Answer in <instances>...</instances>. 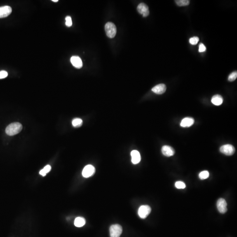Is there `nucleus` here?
<instances>
[{
  "mask_svg": "<svg viewBox=\"0 0 237 237\" xmlns=\"http://www.w3.org/2000/svg\"><path fill=\"white\" fill-rule=\"evenodd\" d=\"M22 129V126L20 123H12L8 126L6 128V132L9 136H13L20 132Z\"/></svg>",
  "mask_w": 237,
  "mask_h": 237,
  "instance_id": "f257e3e1",
  "label": "nucleus"
},
{
  "mask_svg": "<svg viewBox=\"0 0 237 237\" xmlns=\"http://www.w3.org/2000/svg\"><path fill=\"white\" fill-rule=\"evenodd\" d=\"M105 31L108 37L113 38L115 36L116 34V27L113 22H108L105 25Z\"/></svg>",
  "mask_w": 237,
  "mask_h": 237,
  "instance_id": "f03ea898",
  "label": "nucleus"
},
{
  "mask_svg": "<svg viewBox=\"0 0 237 237\" xmlns=\"http://www.w3.org/2000/svg\"><path fill=\"white\" fill-rule=\"evenodd\" d=\"M123 231L122 227L119 224H114L109 228L110 237H120Z\"/></svg>",
  "mask_w": 237,
  "mask_h": 237,
  "instance_id": "7ed1b4c3",
  "label": "nucleus"
},
{
  "mask_svg": "<svg viewBox=\"0 0 237 237\" xmlns=\"http://www.w3.org/2000/svg\"><path fill=\"white\" fill-rule=\"evenodd\" d=\"M151 208L149 206L143 205L141 206L138 210V214L141 219H145L150 214Z\"/></svg>",
  "mask_w": 237,
  "mask_h": 237,
  "instance_id": "20e7f679",
  "label": "nucleus"
},
{
  "mask_svg": "<svg viewBox=\"0 0 237 237\" xmlns=\"http://www.w3.org/2000/svg\"><path fill=\"white\" fill-rule=\"evenodd\" d=\"M220 150L222 153L228 156L233 155L235 152V149L234 147L229 144L222 146L220 148Z\"/></svg>",
  "mask_w": 237,
  "mask_h": 237,
  "instance_id": "39448f33",
  "label": "nucleus"
},
{
  "mask_svg": "<svg viewBox=\"0 0 237 237\" xmlns=\"http://www.w3.org/2000/svg\"><path fill=\"white\" fill-rule=\"evenodd\" d=\"M217 208L220 213L224 214L227 211V203L224 199H219L217 203Z\"/></svg>",
  "mask_w": 237,
  "mask_h": 237,
  "instance_id": "423d86ee",
  "label": "nucleus"
},
{
  "mask_svg": "<svg viewBox=\"0 0 237 237\" xmlns=\"http://www.w3.org/2000/svg\"><path fill=\"white\" fill-rule=\"evenodd\" d=\"M95 172V169L94 166L92 165L86 166L83 169L82 175L85 178H88L93 176Z\"/></svg>",
  "mask_w": 237,
  "mask_h": 237,
  "instance_id": "0eeeda50",
  "label": "nucleus"
},
{
  "mask_svg": "<svg viewBox=\"0 0 237 237\" xmlns=\"http://www.w3.org/2000/svg\"><path fill=\"white\" fill-rule=\"evenodd\" d=\"M137 10L140 14L142 15L144 17H147L149 15V11L148 6L144 3H140L137 7Z\"/></svg>",
  "mask_w": 237,
  "mask_h": 237,
  "instance_id": "6e6552de",
  "label": "nucleus"
},
{
  "mask_svg": "<svg viewBox=\"0 0 237 237\" xmlns=\"http://www.w3.org/2000/svg\"><path fill=\"white\" fill-rule=\"evenodd\" d=\"M12 9L9 6H4L0 7V18H5L11 14Z\"/></svg>",
  "mask_w": 237,
  "mask_h": 237,
  "instance_id": "1a4fd4ad",
  "label": "nucleus"
},
{
  "mask_svg": "<svg viewBox=\"0 0 237 237\" xmlns=\"http://www.w3.org/2000/svg\"><path fill=\"white\" fill-rule=\"evenodd\" d=\"M162 152L163 154L167 157H171L174 155L175 151L174 149L170 146L164 145L162 147Z\"/></svg>",
  "mask_w": 237,
  "mask_h": 237,
  "instance_id": "9d476101",
  "label": "nucleus"
},
{
  "mask_svg": "<svg viewBox=\"0 0 237 237\" xmlns=\"http://www.w3.org/2000/svg\"><path fill=\"white\" fill-rule=\"evenodd\" d=\"M166 89V86L164 84H161L157 85L153 87L152 91L156 94H161L165 92Z\"/></svg>",
  "mask_w": 237,
  "mask_h": 237,
  "instance_id": "9b49d317",
  "label": "nucleus"
},
{
  "mask_svg": "<svg viewBox=\"0 0 237 237\" xmlns=\"http://www.w3.org/2000/svg\"><path fill=\"white\" fill-rule=\"evenodd\" d=\"M70 61L73 66L77 69H80L83 66V62L81 59L78 56H74L71 57Z\"/></svg>",
  "mask_w": 237,
  "mask_h": 237,
  "instance_id": "f8f14e48",
  "label": "nucleus"
},
{
  "mask_svg": "<svg viewBox=\"0 0 237 237\" xmlns=\"http://www.w3.org/2000/svg\"><path fill=\"white\" fill-rule=\"evenodd\" d=\"M131 162L134 164H137L140 163L141 160L140 154L137 150H133L131 152Z\"/></svg>",
  "mask_w": 237,
  "mask_h": 237,
  "instance_id": "ddd939ff",
  "label": "nucleus"
},
{
  "mask_svg": "<svg viewBox=\"0 0 237 237\" xmlns=\"http://www.w3.org/2000/svg\"><path fill=\"white\" fill-rule=\"evenodd\" d=\"M194 120L191 117H186L182 120L180 123V126L183 127H188L194 124Z\"/></svg>",
  "mask_w": 237,
  "mask_h": 237,
  "instance_id": "4468645a",
  "label": "nucleus"
},
{
  "mask_svg": "<svg viewBox=\"0 0 237 237\" xmlns=\"http://www.w3.org/2000/svg\"><path fill=\"white\" fill-rule=\"evenodd\" d=\"M211 101L213 104L215 106H220L223 103V98L221 95L217 94L212 97Z\"/></svg>",
  "mask_w": 237,
  "mask_h": 237,
  "instance_id": "2eb2a0df",
  "label": "nucleus"
},
{
  "mask_svg": "<svg viewBox=\"0 0 237 237\" xmlns=\"http://www.w3.org/2000/svg\"><path fill=\"white\" fill-rule=\"evenodd\" d=\"M86 223L85 219L81 217H78L76 218L74 221V225L76 227H80L84 226Z\"/></svg>",
  "mask_w": 237,
  "mask_h": 237,
  "instance_id": "dca6fc26",
  "label": "nucleus"
},
{
  "mask_svg": "<svg viewBox=\"0 0 237 237\" xmlns=\"http://www.w3.org/2000/svg\"><path fill=\"white\" fill-rule=\"evenodd\" d=\"M83 124V120L80 118H75L72 121V124L75 127H81Z\"/></svg>",
  "mask_w": 237,
  "mask_h": 237,
  "instance_id": "f3484780",
  "label": "nucleus"
},
{
  "mask_svg": "<svg viewBox=\"0 0 237 237\" xmlns=\"http://www.w3.org/2000/svg\"><path fill=\"white\" fill-rule=\"evenodd\" d=\"M175 2L179 6H185L190 4V1L188 0H177L175 1Z\"/></svg>",
  "mask_w": 237,
  "mask_h": 237,
  "instance_id": "a211bd4d",
  "label": "nucleus"
},
{
  "mask_svg": "<svg viewBox=\"0 0 237 237\" xmlns=\"http://www.w3.org/2000/svg\"><path fill=\"white\" fill-rule=\"evenodd\" d=\"M51 170V166L49 165L46 166L42 170L40 171V174L42 175V176L44 177L46 175L47 173H48V172H50Z\"/></svg>",
  "mask_w": 237,
  "mask_h": 237,
  "instance_id": "6ab92c4d",
  "label": "nucleus"
},
{
  "mask_svg": "<svg viewBox=\"0 0 237 237\" xmlns=\"http://www.w3.org/2000/svg\"><path fill=\"white\" fill-rule=\"evenodd\" d=\"M209 175H210V174L208 171H203L199 173V178L201 180L206 179L207 178H209Z\"/></svg>",
  "mask_w": 237,
  "mask_h": 237,
  "instance_id": "aec40b11",
  "label": "nucleus"
},
{
  "mask_svg": "<svg viewBox=\"0 0 237 237\" xmlns=\"http://www.w3.org/2000/svg\"><path fill=\"white\" fill-rule=\"evenodd\" d=\"M175 187L178 189H184L185 188L186 185L184 182L182 181H177L175 183Z\"/></svg>",
  "mask_w": 237,
  "mask_h": 237,
  "instance_id": "412c9836",
  "label": "nucleus"
},
{
  "mask_svg": "<svg viewBox=\"0 0 237 237\" xmlns=\"http://www.w3.org/2000/svg\"><path fill=\"white\" fill-rule=\"evenodd\" d=\"M237 77V71H234V72L232 73L229 76V77L228 78V80L230 82H232V81H234L236 80Z\"/></svg>",
  "mask_w": 237,
  "mask_h": 237,
  "instance_id": "4be33fe9",
  "label": "nucleus"
},
{
  "mask_svg": "<svg viewBox=\"0 0 237 237\" xmlns=\"http://www.w3.org/2000/svg\"><path fill=\"white\" fill-rule=\"evenodd\" d=\"M199 39L198 37L194 36L189 39V43L192 45H195L198 43Z\"/></svg>",
  "mask_w": 237,
  "mask_h": 237,
  "instance_id": "5701e85b",
  "label": "nucleus"
},
{
  "mask_svg": "<svg viewBox=\"0 0 237 237\" xmlns=\"http://www.w3.org/2000/svg\"><path fill=\"white\" fill-rule=\"evenodd\" d=\"M72 21L71 17L69 16H67L66 18V25L67 27H70L72 26Z\"/></svg>",
  "mask_w": 237,
  "mask_h": 237,
  "instance_id": "b1692460",
  "label": "nucleus"
},
{
  "mask_svg": "<svg viewBox=\"0 0 237 237\" xmlns=\"http://www.w3.org/2000/svg\"><path fill=\"white\" fill-rule=\"evenodd\" d=\"M8 75V74L6 71H4V70L0 71V79L6 78Z\"/></svg>",
  "mask_w": 237,
  "mask_h": 237,
  "instance_id": "393cba45",
  "label": "nucleus"
},
{
  "mask_svg": "<svg viewBox=\"0 0 237 237\" xmlns=\"http://www.w3.org/2000/svg\"><path fill=\"white\" fill-rule=\"evenodd\" d=\"M206 50V48L205 46L204 45V44L201 43V44L199 45V52H205Z\"/></svg>",
  "mask_w": 237,
  "mask_h": 237,
  "instance_id": "a878e982",
  "label": "nucleus"
},
{
  "mask_svg": "<svg viewBox=\"0 0 237 237\" xmlns=\"http://www.w3.org/2000/svg\"><path fill=\"white\" fill-rule=\"evenodd\" d=\"M52 1H53V2H57L58 1H59V0H52Z\"/></svg>",
  "mask_w": 237,
  "mask_h": 237,
  "instance_id": "bb28decb",
  "label": "nucleus"
}]
</instances>
